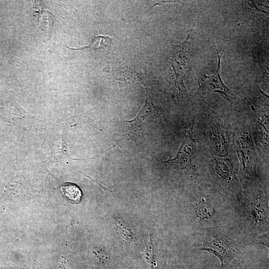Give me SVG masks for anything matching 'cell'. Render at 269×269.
I'll list each match as a JSON object with an SVG mask.
<instances>
[{"mask_svg": "<svg viewBox=\"0 0 269 269\" xmlns=\"http://www.w3.org/2000/svg\"></svg>", "mask_w": 269, "mask_h": 269, "instance_id": "obj_7", "label": "cell"}, {"mask_svg": "<svg viewBox=\"0 0 269 269\" xmlns=\"http://www.w3.org/2000/svg\"><path fill=\"white\" fill-rule=\"evenodd\" d=\"M156 114L157 109L150 101L147 94L145 104L137 116L132 120L122 122L121 127L124 136L126 139L135 142L141 140L144 137V132L147 126Z\"/></svg>", "mask_w": 269, "mask_h": 269, "instance_id": "obj_1", "label": "cell"}, {"mask_svg": "<svg viewBox=\"0 0 269 269\" xmlns=\"http://www.w3.org/2000/svg\"><path fill=\"white\" fill-rule=\"evenodd\" d=\"M194 209L197 217L202 220L211 219L215 214L214 208L204 199L195 204Z\"/></svg>", "mask_w": 269, "mask_h": 269, "instance_id": "obj_3", "label": "cell"}, {"mask_svg": "<svg viewBox=\"0 0 269 269\" xmlns=\"http://www.w3.org/2000/svg\"><path fill=\"white\" fill-rule=\"evenodd\" d=\"M60 191L70 202L77 204L81 200L82 192L79 187L72 182H65L60 187Z\"/></svg>", "mask_w": 269, "mask_h": 269, "instance_id": "obj_2", "label": "cell"}, {"mask_svg": "<svg viewBox=\"0 0 269 269\" xmlns=\"http://www.w3.org/2000/svg\"><path fill=\"white\" fill-rule=\"evenodd\" d=\"M154 248L151 236L150 235L149 241L146 245L145 251L143 253V257L145 262L149 265L151 269H154V267L156 265Z\"/></svg>", "mask_w": 269, "mask_h": 269, "instance_id": "obj_5", "label": "cell"}, {"mask_svg": "<svg viewBox=\"0 0 269 269\" xmlns=\"http://www.w3.org/2000/svg\"><path fill=\"white\" fill-rule=\"evenodd\" d=\"M117 226L118 227H119V229L121 230L120 231V233L121 234H122V236L125 238V239H126V240H128V239H127V235H126V233L127 234L134 240V235L133 234L132 232L131 231V230H130L129 229H128L127 228H124V225H122V224L121 223V222H120V221H119L117 223Z\"/></svg>", "mask_w": 269, "mask_h": 269, "instance_id": "obj_6", "label": "cell"}, {"mask_svg": "<svg viewBox=\"0 0 269 269\" xmlns=\"http://www.w3.org/2000/svg\"><path fill=\"white\" fill-rule=\"evenodd\" d=\"M112 38L104 35H98L94 38L91 43L88 46H83L80 48H70L67 46H65L66 47L72 50H80L83 49L84 48H91L94 50L97 49H101L104 47L107 46L108 44H110L111 42Z\"/></svg>", "mask_w": 269, "mask_h": 269, "instance_id": "obj_4", "label": "cell"}]
</instances>
